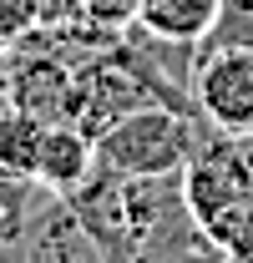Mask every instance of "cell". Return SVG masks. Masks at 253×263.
Here are the masks:
<instances>
[{"mask_svg": "<svg viewBox=\"0 0 253 263\" xmlns=\"http://www.w3.org/2000/svg\"><path fill=\"white\" fill-rule=\"evenodd\" d=\"M197 152V111L147 101L96 137V162L122 177H172Z\"/></svg>", "mask_w": 253, "mask_h": 263, "instance_id": "6da1fadb", "label": "cell"}, {"mask_svg": "<svg viewBox=\"0 0 253 263\" xmlns=\"http://www.w3.org/2000/svg\"><path fill=\"white\" fill-rule=\"evenodd\" d=\"M192 106L208 127L253 132V46H213L192 61Z\"/></svg>", "mask_w": 253, "mask_h": 263, "instance_id": "7a4b0ae2", "label": "cell"}, {"mask_svg": "<svg viewBox=\"0 0 253 263\" xmlns=\"http://www.w3.org/2000/svg\"><path fill=\"white\" fill-rule=\"evenodd\" d=\"M147 101H157V97H152V86H147V81L112 51V56H96L92 66L76 71L71 122L86 127L92 137H101L112 122H122L127 111H137V106H147Z\"/></svg>", "mask_w": 253, "mask_h": 263, "instance_id": "3957f363", "label": "cell"}, {"mask_svg": "<svg viewBox=\"0 0 253 263\" xmlns=\"http://www.w3.org/2000/svg\"><path fill=\"white\" fill-rule=\"evenodd\" d=\"M5 101L41 122H66L76 101V71L56 56H26L5 76Z\"/></svg>", "mask_w": 253, "mask_h": 263, "instance_id": "277c9868", "label": "cell"}, {"mask_svg": "<svg viewBox=\"0 0 253 263\" xmlns=\"http://www.w3.org/2000/svg\"><path fill=\"white\" fill-rule=\"evenodd\" d=\"M96 172V137L86 127H76L71 117L66 122H46L41 132V157H35V182L46 193H76L86 177Z\"/></svg>", "mask_w": 253, "mask_h": 263, "instance_id": "5b68a950", "label": "cell"}, {"mask_svg": "<svg viewBox=\"0 0 253 263\" xmlns=\"http://www.w3.org/2000/svg\"><path fill=\"white\" fill-rule=\"evenodd\" d=\"M26 228L31 233H21V248L31 258H101L96 238L81 228V218L71 213L66 197H51V208L35 223H26Z\"/></svg>", "mask_w": 253, "mask_h": 263, "instance_id": "8992f818", "label": "cell"}, {"mask_svg": "<svg viewBox=\"0 0 253 263\" xmlns=\"http://www.w3.org/2000/svg\"><path fill=\"white\" fill-rule=\"evenodd\" d=\"M218 15L223 0H137V26L162 41H183V46H197L218 26Z\"/></svg>", "mask_w": 253, "mask_h": 263, "instance_id": "52a82bcc", "label": "cell"}, {"mask_svg": "<svg viewBox=\"0 0 253 263\" xmlns=\"http://www.w3.org/2000/svg\"><path fill=\"white\" fill-rule=\"evenodd\" d=\"M41 132L46 122L21 111V106H0V172L5 177H21V182H35V157H41Z\"/></svg>", "mask_w": 253, "mask_h": 263, "instance_id": "ba28073f", "label": "cell"}, {"mask_svg": "<svg viewBox=\"0 0 253 263\" xmlns=\"http://www.w3.org/2000/svg\"><path fill=\"white\" fill-rule=\"evenodd\" d=\"M203 233H208V243L218 248L223 258H248L253 263V193L238 197L233 208H223Z\"/></svg>", "mask_w": 253, "mask_h": 263, "instance_id": "9c48e42d", "label": "cell"}, {"mask_svg": "<svg viewBox=\"0 0 253 263\" xmlns=\"http://www.w3.org/2000/svg\"><path fill=\"white\" fill-rule=\"evenodd\" d=\"M76 21L96 35H117L122 41L137 26V0H76Z\"/></svg>", "mask_w": 253, "mask_h": 263, "instance_id": "30bf717a", "label": "cell"}, {"mask_svg": "<svg viewBox=\"0 0 253 263\" xmlns=\"http://www.w3.org/2000/svg\"><path fill=\"white\" fill-rule=\"evenodd\" d=\"M31 21V0H0V46Z\"/></svg>", "mask_w": 253, "mask_h": 263, "instance_id": "8fae6325", "label": "cell"}]
</instances>
